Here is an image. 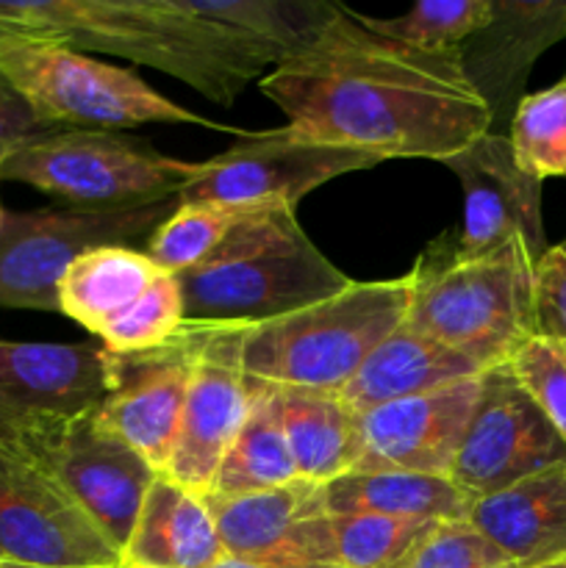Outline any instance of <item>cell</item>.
Segmentation results:
<instances>
[{"mask_svg": "<svg viewBox=\"0 0 566 568\" xmlns=\"http://www.w3.org/2000/svg\"><path fill=\"white\" fill-rule=\"evenodd\" d=\"M259 89L300 139L388 159L447 161L492 131V111L461 67L366 31L336 3L314 37Z\"/></svg>", "mask_w": 566, "mask_h": 568, "instance_id": "cell-1", "label": "cell"}, {"mask_svg": "<svg viewBox=\"0 0 566 568\" xmlns=\"http://www.w3.org/2000/svg\"><path fill=\"white\" fill-rule=\"evenodd\" d=\"M0 31L153 67L216 105H231L270 67L228 31L178 11L172 0H0Z\"/></svg>", "mask_w": 566, "mask_h": 568, "instance_id": "cell-2", "label": "cell"}, {"mask_svg": "<svg viewBox=\"0 0 566 568\" xmlns=\"http://www.w3.org/2000/svg\"><path fill=\"white\" fill-rule=\"evenodd\" d=\"M178 277L192 325L259 327L350 286L289 209H255L200 266Z\"/></svg>", "mask_w": 566, "mask_h": 568, "instance_id": "cell-3", "label": "cell"}, {"mask_svg": "<svg viewBox=\"0 0 566 568\" xmlns=\"http://www.w3.org/2000/svg\"><path fill=\"white\" fill-rule=\"evenodd\" d=\"M405 322L481 372L536 336V258L522 239L469 258L433 242L408 272Z\"/></svg>", "mask_w": 566, "mask_h": 568, "instance_id": "cell-4", "label": "cell"}, {"mask_svg": "<svg viewBox=\"0 0 566 568\" xmlns=\"http://www.w3.org/2000/svg\"><path fill=\"white\" fill-rule=\"evenodd\" d=\"M408 311V275L353 281L344 292L259 327H244V372L272 386L342 392Z\"/></svg>", "mask_w": 566, "mask_h": 568, "instance_id": "cell-5", "label": "cell"}, {"mask_svg": "<svg viewBox=\"0 0 566 568\" xmlns=\"http://www.w3.org/2000/svg\"><path fill=\"white\" fill-rule=\"evenodd\" d=\"M0 75L48 128L128 131L148 122H186L253 136L172 103L133 70L92 59L59 39L0 31Z\"/></svg>", "mask_w": 566, "mask_h": 568, "instance_id": "cell-6", "label": "cell"}, {"mask_svg": "<svg viewBox=\"0 0 566 568\" xmlns=\"http://www.w3.org/2000/svg\"><path fill=\"white\" fill-rule=\"evenodd\" d=\"M200 161L172 159L120 131L50 128L3 161L6 181L28 183L70 209H142L178 200Z\"/></svg>", "mask_w": 566, "mask_h": 568, "instance_id": "cell-7", "label": "cell"}, {"mask_svg": "<svg viewBox=\"0 0 566 568\" xmlns=\"http://www.w3.org/2000/svg\"><path fill=\"white\" fill-rule=\"evenodd\" d=\"M178 200L142 209H39L3 214L0 225V308L59 314V286L81 255L148 242Z\"/></svg>", "mask_w": 566, "mask_h": 568, "instance_id": "cell-8", "label": "cell"}, {"mask_svg": "<svg viewBox=\"0 0 566 568\" xmlns=\"http://www.w3.org/2000/svg\"><path fill=\"white\" fill-rule=\"evenodd\" d=\"M3 442L37 460L122 555L144 494L159 475L137 449L105 430L94 414L31 422Z\"/></svg>", "mask_w": 566, "mask_h": 568, "instance_id": "cell-9", "label": "cell"}, {"mask_svg": "<svg viewBox=\"0 0 566 568\" xmlns=\"http://www.w3.org/2000/svg\"><path fill=\"white\" fill-rule=\"evenodd\" d=\"M370 153L300 139L292 128L253 133L209 161L181 189L178 203H216L236 209H297L322 183L377 166Z\"/></svg>", "mask_w": 566, "mask_h": 568, "instance_id": "cell-10", "label": "cell"}, {"mask_svg": "<svg viewBox=\"0 0 566 568\" xmlns=\"http://www.w3.org/2000/svg\"><path fill=\"white\" fill-rule=\"evenodd\" d=\"M0 560L37 568H120L122 555L81 505L0 438Z\"/></svg>", "mask_w": 566, "mask_h": 568, "instance_id": "cell-11", "label": "cell"}, {"mask_svg": "<svg viewBox=\"0 0 566 568\" xmlns=\"http://www.w3.org/2000/svg\"><path fill=\"white\" fill-rule=\"evenodd\" d=\"M214 327L186 322L161 347L122 355L105 349L109 392L94 416L155 471L170 466L194 364Z\"/></svg>", "mask_w": 566, "mask_h": 568, "instance_id": "cell-12", "label": "cell"}, {"mask_svg": "<svg viewBox=\"0 0 566 568\" xmlns=\"http://www.w3.org/2000/svg\"><path fill=\"white\" fill-rule=\"evenodd\" d=\"M560 464H566V442L508 364L483 372L449 480L477 499Z\"/></svg>", "mask_w": 566, "mask_h": 568, "instance_id": "cell-13", "label": "cell"}, {"mask_svg": "<svg viewBox=\"0 0 566 568\" xmlns=\"http://www.w3.org/2000/svg\"><path fill=\"white\" fill-rule=\"evenodd\" d=\"M225 555L261 568H344L322 486L294 480L253 494H203Z\"/></svg>", "mask_w": 566, "mask_h": 568, "instance_id": "cell-14", "label": "cell"}, {"mask_svg": "<svg viewBox=\"0 0 566 568\" xmlns=\"http://www.w3.org/2000/svg\"><path fill=\"white\" fill-rule=\"evenodd\" d=\"M242 349L244 327L216 325L194 364L175 449L164 475L198 494L209 491L228 447L247 419L250 377Z\"/></svg>", "mask_w": 566, "mask_h": 568, "instance_id": "cell-15", "label": "cell"}, {"mask_svg": "<svg viewBox=\"0 0 566 568\" xmlns=\"http://www.w3.org/2000/svg\"><path fill=\"white\" fill-rule=\"evenodd\" d=\"M444 166L458 175L464 189V231L455 250L475 258L522 239L538 264L549 250L542 222V181L516 166L508 133H483Z\"/></svg>", "mask_w": 566, "mask_h": 568, "instance_id": "cell-16", "label": "cell"}, {"mask_svg": "<svg viewBox=\"0 0 566 568\" xmlns=\"http://www.w3.org/2000/svg\"><path fill=\"white\" fill-rule=\"evenodd\" d=\"M477 392L481 375L361 414V458L355 469H400L449 477Z\"/></svg>", "mask_w": 566, "mask_h": 568, "instance_id": "cell-17", "label": "cell"}, {"mask_svg": "<svg viewBox=\"0 0 566 568\" xmlns=\"http://www.w3.org/2000/svg\"><path fill=\"white\" fill-rule=\"evenodd\" d=\"M105 392L100 344L0 342V438L31 422L94 414Z\"/></svg>", "mask_w": 566, "mask_h": 568, "instance_id": "cell-18", "label": "cell"}, {"mask_svg": "<svg viewBox=\"0 0 566 568\" xmlns=\"http://www.w3.org/2000/svg\"><path fill=\"white\" fill-rule=\"evenodd\" d=\"M566 37V0H492V17L461 48V67L492 111V133H505L533 64Z\"/></svg>", "mask_w": 566, "mask_h": 568, "instance_id": "cell-19", "label": "cell"}, {"mask_svg": "<svg viewBox=\"0 0 566 568\" xmlns=\"http://www.w3.org/2000/svg\"><path fill=\"white\" fill-rule=\"evenodd\" d=\"M469 525L519 568L566 558V464L477 497Z\"/></svg>", "mask_w": 566, "mask_h": 568, "instance_id": "cell-20", "label": "cell"}, {"mask_svg": "<svg viewBox=\"0 0 566 568\" xmlns=\"http://www.w3.org/2000/svg\"><path fill=\"white\" fill-rule=\"evenodd\" d=\"M225 558L203 494L159 471L142 499L120 568H209Z\"/></svg>", "mask_w": 566, "mask_h": 568, "instance_id": "cell-21", "label": "cell"}, {"mask_svg": "<svg viewBox=\"0 0 566 568\" xmlns=\"http://www.w3.org/2000/svg\"><path fill=\"white\" fill-rule=\"evenodd\" d=\"M475 375L483 372L469 358L403 322L372 349L370 358L361 364L338 397L353 414L361 416L377 405L436 392Z\"/></svg>", "mask_w": 566, "mask_h": 568, "instance_id": "cell-22", "label": "cell"}, {"mask_svg": "<svg viewBox=\"0 0 566 568\" xmlns=\"http://www.w3.org/2000/svg\"><path fill=\"white\" fill-rule=\"evenodd\" d=\"M264 386L272 414L292 449L300 480L325 486L355 469L361 458L358 414H353L336 392L272 383Z\"/></svg>", "mask_w": 566, "mask_h": 568, "instance_id": "cell-23", "label": "cell"}, {"mask_svg": "<svg viewBox=\"0 0 566 568\" xmlns=\"http://www.w3.org/2000/svg\"><path fill=\"white\" fill-rule=\"evenodd\" d=\"M331 516L377 514L416 521H464L475 499L449 477L400 469H353L322 486Z\"/></svg>", "mask_w": 566, "mask_h": 568, "instance_id": "cell-24", "label": "cell"}, {"mask_svg": "<svg viewBox=\"0 0 566 568\" xmlns=\"http://www.w3.org/2000/svg\"><path fill=\"white\" fill-rule=\"evenodd\" d=\"M164 270L142 250L100 247L81 255L59 286V314L87 327L94 338L120 320Z\"/></svg>", "mask_w": 566, "mask_h": 568, "instance_id": "cell-25", "label": "cell"}, {"mask_svg": "<svg viewBox=\"0 0 566 568\" xmlns=\"http://www.w3.org/2000/svg\"><path fill=\"white\" fill-rule=\"evenodd\" d=\"M178 11L222 28L261 55L277 64L336 11L327 0H172Z\"/></svg>", "mask_w": 566, "mask_h": 568, "instance_id": "cell-26", "label": "cell"}, {"mask_svg": "<svg viewBox=\"0 0 566 568\" xmlns=\"http://www.w3.org/2000/svg\"><path fill=\"white\" fill-rule=\"evenodd\" d=\"M294 480H297V466H294L286 436L272 414L266 386L250 377L247 419L228 447L205 494L270 491V488L289 486Z\"/></svg>", "mask_w": 566, "mask_h": 568, "instance_id": "cell-27", "label": "cell"}, {"mask_svg": "<svg viewBox=\"0 0 566 568\" xmlns=\"http://www.w3.org/2000/svg\"><path fill=\"white\" fill-rule=\"evenodd\" d=\"M366 31L431 55H461L466 39L492 17V0H425L400 17H366L347 9Z\"/></svg>", "mask_w": 566, "mask_h": 568, "instance_id": "cell-28", "label": "cell"}, {"mask_svg": "<svg viewBox=\"0 0 566 568\" xmlns=\"http://www.w3.org/2000/svg\"><path fill=\"white\" fill-rule=\"evenodd\" d=\"M255 209L216 203H178L170 220L144 242L142 253L159 270L170 275H183L203 264L228 233Z\"/></svg>", "mask_w": 566, "mask_h": 568, "instance_id": "cell-29", "label": "cell"}, {"mask_svg": "<svg viewBox=\"0 0 566 568\" xmlns=\"http://www.w3.org/2000/svg\"><path fill=\"white\" fill-rule=\"evenodd\" d=\"M508 142L516 166L530 178H566V81L519 100Z\"/></svg>", "mask_w": 566, "mask_h": 568, "instance_id": "cell-30", "label": "cell"}, {"mask_svg": "<svg viewBox=\"0 0 566 568\" xmlns=\"http://www.w3.org/2000/svg\"><path fill=\"white\" fill-rule=\"evenodd\" d=\"M436 525L377 514L333 516L338 560L344 568H408Z\"/></svg>", "mask_w": 566, "mask_h": 568, "instance_id": "cell-31", "label": "cell"}, {"mask_svg": "<svg viewBox=\"0 0 566 568\" xmlns=\"http://www.w3.org/2000/svg\"><path fill=\"white\" fill-rule=\"evenodd\" d=\"M183 325H186V316H183L178 277L161 272L153 286L131 305V311L100 331L98 342L109 353H139V349L166 344Z\"/></svg>", "mask_w": 566, "mask_h": 568, "instance_id": "cell-32", "label": "cell"}, {"mask_svg": "<svg viewBox=\"0 0 566 568\" xmlns=\"http://www.w3.org/2000/svg\"><path fill=\"white\" fill-rule=\"evenodd\" d=\"M508 369L566 442V344L536 333L511 355Z\"/></svg>", "mask_w": 566, "mask_h": 568, "instance_id": "cell-33", "label": "cell"}, {"mask_svg": "<svg viewBox=\"0 0 566 568\" xmlns=\"http://www.w3.org/2000/svg\"><path fill=\"white\" fill-rule=\"evenodd\" d=\"M408 568H519L497 544L464 521H438Z\"/></svg>", "mask_w": 566, "mask_h": 568, "instance_id": "cell-34", "label": "cell"}, {"mask_svg": "<svg viewBox=\"0 0 566 568\" xmlns=\"http://www.w3.org/2000/svg\"><path fill=\"white\" fill-rule=\"evenodd\" d=\"M536 333L566 344V242L536 264Z\"/></svg>", "mask_w": 566, "mask_h": 568, "instance_id": "cell-35", "label": "cell"}, {"mask_svg": "<svg viewBox=\"0 0 566 568\" xmlns=\"http://www.w3.org/2000/svg\"><path fill=\"white\" fill-rule=\"evenodd\" d=\"M50 131L48 125L37 120L31 114L26 103H22L20 94L6 83V78L0 75V164L14 153L20 144H26L28 139L39 136V133Z\"/></svg>", "mask_w": 566, "mask_h": 568, "instance_id": "cell-36", "label": "cell"}, {"mask_svg": "<svg viewBox=\"0 0 566 568\" xmlns=\"http://www.w3.org/2000/svg\"><path fill=\"white\" fill-rule=\"evenodd\" d=\"M209 568H261V566H253V564H247V560H239V558H231V555H225V558L216 560V564Z\"/></svg>", "mask_w": 566, "mask_h": 568, "instance_id": "cell-37", "label": "cell"}, {"mask_svg": "<svg viewBox=\"0 0 566 568\" xmlns=\"http://www.w3.org/2000/svg\"><path fill=\"white\" fill-rule=\"evenodd\" d=\"M533 568H566V558L564 560H553V564H544V566H533Z\"/></svg>", "mask_w": 566, "mask_h": 568, "instance_id": "cell-38", "label": "cell"}, {"mask_svg": "<svg viewBox=\"0 0 566 568\" xmlns=\"http://www.w3.org/2000/svg\"><path fill=\"white\" fill-rule=\"evenodd\" d=\"M0 568H37V566H22V564H6V560H0Z\"/></svg>", "mask_w": 566, "mask_h": 568, "instance_id": "cell-39", "label": "cell"}, {"mask_svg": "<svg viewBox=\"0 0 566 568\" xmlns=\"http://www.w3.org/2000/svg\"><path fill=\"white\" fill-rule=\"evenodd\" d=\"M0 181H3V164H0ZM3 214L6 211H3V205H0V225H3Z\"/></svg>", "mask_w": 566, "mask_h": 568, "instance_id": "cell-40", "label": "cell"}, {"mask_svg": "<svg viewBox=\"0 0 566 568\" xmlns=\"http://www.w3.org/2000/svg\"><path fill=\"white\" fill-rule=\"evenodd\" d=\"M564 81H566V75H564Z\"/></svg>", "mask_w": 566, "mask_h": 568, "instance_id": "cell-41", "label": "cell"}]
</instances>
